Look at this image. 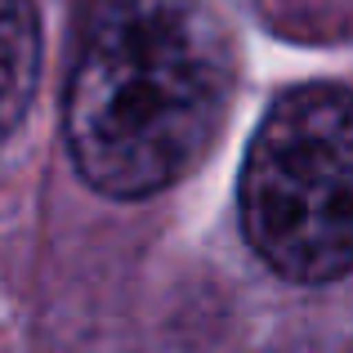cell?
<instances>
[{
    "label": "cell",
    "instance_id": "7a4b0ae2",
    "mask_svg": "<svg viewBox=\"0 0 353 353\" xmlns=\"http://www.w3.org/2000/svg\"><path fill=\"white\" fill-rule=\"evenodd\" d=\"M241 233L273 273L304 286L353 264V121L345 85H300L259 121L237 183Z\"/></svg>",
    "mask_w": 353,
    "mask_h": 353
},
{
    "label": "cell",
    "instance_id": "3957f363",
    "mask_svg": "<svg viewBox=\"0 0 353 353\" xmlns=\"http://www.w3.org/2000/svg\"><path fill=\"white\" fill-rule=\"evenodd\" d=\"M41 77V18L32 0H0V143L18 130Z\"/></svg>",
    "mask_w": 353,
    "mask_h": 353
},
{
    "label": "cell",
    "instance_id": "6da1fadb",
    "mask_svg": "<svg viewBox=\"0 0 353 353\" xmlns=\"http://www.w3.org/2000/svg\"><path fill=\"white\" fill-rule=\"evenodd\" d=\"M228 103L233 50L206 0H85L63 134L94 192L139 201L179 183Z\"/></svg>",
    "mask_w": 353,
    "mask_h": 353
}]
</instances>
